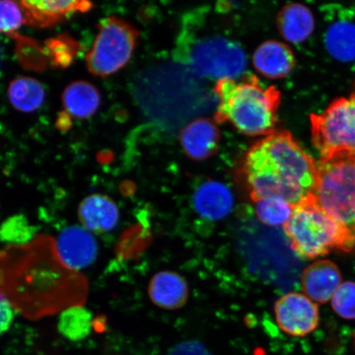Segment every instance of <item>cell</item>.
I'll return each instance as SVG.
<instances>
[{"instance_id":"obj_27","label":"cell","mask_w":355,"mask_h":355,"mask_svg":"<svg viewBox=\"0 0 355 355\" xmlns=\"http://www.w3.org/2000/svg\"><path fill=\"white\" fill-rule=\"evenodd\" d=\"M24 24L26 17L19 2L0 1V33H13Z\"/></svg>"},{"instance_id":"obj_5","label":"cell","mask_w":355,"mask_h":355,"mask_svg":"<svg viewBox=\"0 0 355 355\" xmlns=\"http://www.w3.org/2000/svg\"><path fill=\"white\" fill-rule=\"evenodd\" d=\"M317 166L315 198L327 214L355 236V157L320 158Z\"/></svg>"},{"instance_id":"obj_17","label":"cell","mask_w":355,"mask_h":355,"mask_svg":"<svg viewBox=\"0 0 355 355\" xmlns=\"http://www.w3.org/2000/svg\"><path fill=\"white\" fill-rule=\"evenodd\" d=\"M252 61L257 72L273 79L285 78L295 64L291 48L275 41L266 42L257 48Z\"/></svg>"},{"instance_id":"obj_15","label":"cell","mask_w":355,"mask_h":355,"mask_svg":"<svg viewBox=\"0 0 355 355\" xmlns=\"http://www.w3.org/2000/svg\"><path fill=\"white\" fill-rule=\"evenodd\" d=\"M148 294L150 300L157 307L175 310L187 303L189 288L187 282L179 273L162 270L150 279Z\"/></svg>"},{"instance_id":"obj_26","label":"cell","mask_w":355,"mask_h":355,"mask_svg":"<svg viewBox=\"0 0 355 355\" xmlns=\"http://www.w3.org/2000/svg\"><path fill=\"white\" fill-rule=\"evenodd\" d=\"M333 309L340 317L355 319V283L347 282L341 284L331 299Z\"/></svg>"},{"instance_id":"obj_20","label":"cell","mask_w":355,"mask_h":355,"mask_svg":"<svg viewBox=\"0 0 355 355\" xmlns=\"http://www.w3.org/2000/svg\"><path fill=\"white\" fill-rule=\"evenodd\" d=\"M278 26L288 42L300 44L307 40L314 30V17L307 7L291 3L284 7L278 17Z\"/></svg>"},{"instance_id":"obj_14","label":"cell","mask_w":355,"mask_h":355,"mask_svg":"<svg viewBox=\"0 0 355 355\" xmlns=\"http://www.w3.org/2000/svg\"><path fill=\"white\" fill-rule=\"evenodd\" d=\"M26 24L41 29L50 28L73 13L87 12L93 4L87 1H21Z\"/></svg>"},{"instance_id":"obj_23","label":"cell","mask_w":355,"mask_h":355,"mask_svg":"<svg viewBox=\"0 0 355 355\" xmlns=\"http://www.w3.org/2000/svg\"><path fill=\"white\" fill-rule=\"evenodd\" d=\"M255 213L261 223L269 227H279L290 220L294 205L279 195L255 200Z\"/></svg>"},{"instance_id":"obj_2","label":"cell","mask_w":355,"mask_h":355,"mask_svg":"<svg viewBox=\"0 0 355 355\" xmlns=\"http://www.w3.org/2000/svg\"><path fill=\"white\" fill-rule=\"evenodd\" d=\"M243 172L254 201L279 195L295 206L317 189V162L287 132H273L252 146Z\"/></svg>"},{"instance_id":"obj_18","label":"cell","mask_w":355,"mask_h":355,"mask_svg":"<svg viewBox=\"0 0 355 355\" xmlns=\"http://www.w3.org/2000/svg\"><path fill=\"white\" fill-rule=\"evenodd\" d=\"M181 144L191 158L203 159L211 157L219 143V132L208 119H197L181 133Z\"/></svg>"},{"instance_id":"obj_21","label":"cell","mask_w":355,"mask_h":355,"mask_svg":"<svg viewBox=\"0 0 355 355\" xmlns=\"http://www.w3.org/2000/svg\"><path fill=\"white\" fill-rule=\"evenodd\" d=\"M8 98L16 110L31 113L38 110L46 99L42 84L33 78L20 77L10 83Z\"/></svg>"},{"instance_id":"obj_11","label":"cell","mask_w":355,"mask_h":355,"mask_svg":"<svg viewBox=\"0 0 355 355\" xmlns=\"http://www.w3.org/2000/svg\"><path fill=\"white\" fill-rule=\"evenodd\" d=\"M326 50L333 59L343 63L355 61V15L346 8L335 12L323 35Z\"/></svg>"},{"instance_id":"obj_12","label":"cell","mask_w":355,"mask_h":355,"mask_svg":"<svg viewBox=\"0 0 355 355\" xmlns=\"http://www.w3.org/2000/svg\"><path fill=\"white\" fill-rule=\"evenodd\" d=\"M192 202L200 217L210 221H219L232 212L234 197L227 185L219 181L208 180L194 191Z\"/></svg>"},{"instance_id":"obj_7","label":"cell","mask_w":355,"mask_h":355,"mask_svg":"<svg viewBox=\"0 0 355 355\" xmlns=\"http://www.w3.org/2000/svg\"><path fill=\"white\" fill-rule=\"evenodd\" d=\"M97 28L94 44L86 58L87 67L94 76L107 77L130 62L139 33L130 22L115 16L102 19Z\"/></svg>"},{"instance_id":"obj_25","label":"cell","mask_w":355,"mask_h":355,"mask_svg":"<svg viewBox=\"0 0 355 355\" xmlns=\"http://www.w3.org/2000/svg\"><path fill=\"white\" fill-rule=\"evenodd\" d=\"M35 237V229L24 215L11 216L0 226V241L10 245H24Z\"/></svg>"},{"instance_id":"obj_29","label":"cell","mask_w":355,"mask_h":355,"mask_svg":"<svg viewBox=\"0 0 355 355\" xmlns=\"http://www.w3.org/2000/svg\"><path fill=\"white\" fill-rule=\"evenodd\" d=\"M167 355H211L198 341H185L177 345Z\"/></svg>"},{"instance_id":"obj_1","label":"cell","mask_w":355,"mask_h":355,"mask_svg":"<svg viewBox=\"0 0 355 355\" xmlns=\"http://www.w3.org/2000/svg\"><path fill=\"white\" fill-rule=\"evenodd\" d=\"M0 292L13 309L35 319L82 305L87 288L86 279L62 261L55 242L38 237L0 254Z\"/></svg>"},{"instance_id":"obj_28","label":"cell","mask_w":355,"mask_h":355,"mask_svg":"<svg viewBox=\"0 0 355 355\" xmlns=\"http://www.w3.org/2000/svg\"><path fill=\"white\" fill-rule=\"evenodd\" d=\"M15 319V309L6 296L0 292V336L6 333Z\"/></svg>"},{"instance_id":"obj_16","label":"cell","mask_w":355,"mask_h":355,"mask_svg":"<svg viewBox=\"0 0 355 355\" xmlns=\"http://www.w3.org/2000/svg\"><path fill=\"white\" fill-rule=\"evenodd\" d=\"M84 228L94 233H105L116 227L119 210L112 199L103 194H92L83 199L78 209Z\"/></svg>"},{"instance_id":"obj_4","label":"cell","mask_w":355,"mask_h":355,"mask_svg":"<svg viewBox=\"0 0 355 355\" xmlns=\"http://www.w3.org/2000/svg\"><path fill=\"white\" fill-rule=\"evenodd\" d=\"M292 250L306 259L329 254L334 250L349 252L355 248V236L319 206L314 196L294 206L284 225Z\"/></svg>"},{"instance_id":"obj_8","label":"cell","mask_w":355,"mask_h":355,"mask_svg":"<svg viewBox=\"0 0 355 355\" xmlns=\"http://www.w3.org/2000/svg\"><path fill=\"white\" fill-rule=\"evenodd\" d=\"M184 61L202 77L237 79L247 67V57L237 43L218 37L198 40L186 51Z\"/></svg>"},{"instance_id":"obj_22","label":"cell","mask_w":355,"mask_h":355,"mask_svg":"<svg viewBox=\"0 0 355 355\" xmlns=\"http://www.w3.org/2000/svg\"><path fill=\"white\" fill-rule=\"evenodd\" d=\"M93 315L83 305L72 306L62 311L58 319V331L67 340L78 343L91 335Z\"/></svg>"},{"instance_id":"obj_10","label":"cell","mask_w":355,"mask_h":355,"mask_svg":"<svg viewBox=\"0 0 355 355\" xmlns=\"http://www.w3.org/2000/svg\"><path fill=\"white\" fill-rule=\"evenodd\" d=\"M55 246L62 261L76 272L92 265L98 255L96 239L83 226H69L62 230Z\"/></svg>"},{"instance_id":"obj_30","label":"cell","mask_w":355,"mask_h":355,"mask_svg":"<svg viewBox=\"0 0 355 355\" xmlns=\"http://www.w3.org/2000/svg\"><path fill=\"white\" fill-rule=\"evenodd\" d=\"M354 343H355V335H354Z\"/></svg>"},{"instance_id":"obj_9","label":"cell","mask_w":355,"mask_h":355,"mask_svg":"<svg viewBox=\"0 0 355 355\" xmlns=\"http://www.w3.org/2000/svg\"><path fill=\"white\" fill-rule=\"evenodd\" d=\"M274 312L279 329L288 336L303 337L318 326V306L300 293L282 295L276 302Z\"/></svg>"},{"instance_id":"obj_24","label":"cell","mask_w":355,"mask_h":355,"mask_svg":"<svg viewBox=\"0 0 355 355\" xmlns=\"http://www.w3.org/2000/svg\"><path fill=\"white\" fill-rule=\"evenodd\" d=\"M46 46L52 65L62 69L72 64L80 48L79 43L67 34L47 40Z\"/></svg>"},{"instance_id":"obj_3","label":"cell","mask_w":355,"mask_h":355,"mask_svg":"<svg viewBox=\"0 0 355 355\" xmlns=\"http://www.w3.org/2000/svg\"><path fill=\"white\" fill-rule=\"evenodd\" d=\"M217 119L229 122L244 135L268 136L277 123L279 92L255 78L217 81Z\"/></svg>"},{"instance_id":"obj_6","label":"cell","mask_w":355,"mask_h":355,"mask_svg":"<svg viewBox=\"0 0 355 355\" xmlns=\"http://www.w3.org/2000/svg\"><path fill=\"white\" fill-rule=\"evenodd\" d=\"M311 132L321 158L355 157V92L331 102L321 114L311 115Z\"/></svg>"},{"instance_id":"obj_19","label":"cell","mask_w":355,"mask_h":355,"mask_svg":"<svg viewBox=\"0 0 355 355\" xmlns=\"http://www.w3.org/2000/svg\"><path fill=\"white\" fill-rule=\"evenodd\" d=\"M66 112L76 119H88L94 115L101 105V95L93 84L76 81L67 86L62 95Z\"/></svg>"},{"instance_id":"obj_13","label":"cell","mask_w":355,"mask_h":355,"mask_svg":"<svg viewBox=\"0 0 355 355\" xmlns=\"http://www.w3.org/2000/svg\"><path fill=\"white\" fill-rule=\"evenodd\" d=\"M338 266L328 260L315 261L302 274L301 284L304 295L318 304H326L341 286Z\"/></svg>"}]
</instances>
